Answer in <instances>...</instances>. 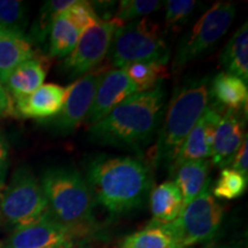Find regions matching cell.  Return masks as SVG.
I'll list each match as a JSON object with an SVG mask.
<instances>
[{"instance_id": "1", "label": "cell", "mask_w": 248, "mask_h": 248, "mask_svg": "<svg viewBox=\"0 0 248 248\" xmlns=\"http://www.w3.org/2000/svg\"><path fill=\"white\" fill-rule=\"evenodd\" d=\"M164 101L163 83L150 91L136 93L90 126V139L104 146L141 152L159 129Z\"/></svg>"}, {"instance_id": "2", "label": "cell", "mask_w": 248, "mask_h": 248, "mask_svg": "<svg viewBox=\"0 0 248 248\" xmlns=\"http://www.w3.org/2000/svg\"><path fill=\"white\" fill-rule=\"evenodd\" d=\"M85 181L94 202L110 215L139 208L153 184L148 167L131 156L95 157L86 169Z\"/></svg>"}, {"instance_id": "3", "label": "cell", "mask_w": 248, "mask_h": 248, "mask_svg": "<svg viewBox=\"0 0 248 248\" xmlns=\"http://www.w3.org/2000/svg\"><path fill=\"white\" fill-rule=\"evenodd\" d=\"M47 210L73 239L95 230L94 199L82 173L68 167L48 169L42 178Z\"/></svg>"}, {"instance_id": "4", "label": "cell", "mask_w": 248, "mask_h": 248, "mask_svg": "<svg viewBox=\"0 0 248 248\" xmlns=\"http://www.w3.org/2000/svg\"><path fill=\"white\" fill-rule=\"evenodd\" d=\"M208 84L209 78L203 77L175 89L153 147V162L157 167L172 169L182 144L208 107Z\"/></svg>"}, {"instance_id": "5", "label": "cell", "mask_w": 248, "mask_h": 248, "mask_svg": "<svg viewBox=\"0 0 248 248\" xmlns=\"http://www.w3.org/2000/svg\"><path fill=\"white\" fill-rule=\"evenodd\" d=\"M170 55L171 52L159 24L144 17L117 27L108 51V60L115 69H122L138 61L168 64Z\"/></svg>"}, {"instance_id": "6", "label": "cell", "mask_w": 248, "mask_h": 248, "mask_svg": "<svg viewBox=\"0 0 248 248\" xmlns=\"http://www.w3.org/2000/svg\"><path fill=\"white\" fill-rule=\"evenodd\" d=\"M223 207L210 191V178L175 221L164 224L182 248L206 243L215 237L223 221Z\"/></svg>"}, {"instance_id": "7", "label": "cell", "mask_w": 248, "mask_h": 248, "mask_svg": "<svg viewBox=\"0 0 248 248\" xmlns=\"http://www.w3.org/2000/svg\"><path fill=\"white\" fill-rule=\"evenodd\" d=\"M234 16V4L229 1L214 4L179 40L171 63L173 73H178L186 64L212 49L229 30Z\"/></svg>"}, {"instance_id": "8", "label": "cell", "mask_w": 248, "mask_h": 248, "mask_svg": "<svg viewBox=\"0 0 248 248\" xmlns=\"http://www.w3.org/2000/svg\"><path fill=\"white\" fill-rule=\"evenodd\" d=\"M46 212L47 201L38 179L30 170L17 169L0 195V214L17 229L38 221Z\"/></svg>"}, {"instance_id": "9", "label": "cell", "mask_w": 248, "mask_h": 248, "mask_svg": "<svg viewBox=\"0 0 248 248\" xmlns=\"http://www.w3.org/2000/svg\"><path fill=\"white\" fill-rule=\"evenodd\" d=\"M114 18L97 21L80 35L75 48L64 58L62 69L70 78L84 76L106 58L117 27Z\"/></svg>"}, {"instance_id": "10", "label": "cell", "mask_w": 248, "mask_h": 248, "mask_svg": "<svg viewBox=\"0 0 248 248\" xmlns=\"http://www.w3.org/2000/svg\"><path fill=\"white\" fill-rule=\"evenodd\" d=\"M104 74L91 71L66 89L63 106L55 120V126L61 132L69 133L84 122Z\"/></svg>"}, {"instance_id": "11", "label": "cell", "mask_w": 248, "mask_h": 248, "mask_svg": "<svg viewBox=\"0 0 248 248\" xmlns=\"http://www.w3.org/2000/svg\"><path fill=\"white\" fill-rule=\"evenodd\" d=\"M139 90L124 69H111L104 74L85 121L90 126L106 117L124 100Z\"/></svg>"}, {"instance_id": "12", "label": "cell", "mask_w": 248, "mask_h": 248, "mask_svg": "<svg viewBox=\"0 0 248 248\" xmlns=\"http://www.w3.org/2000/svg\"><path fill=\"white\" fill-rule=\"evenodd\" d=\"M74 243L69 232L47 210L38 221L15 229L6 248H45Z\"/></svg>"}, {"instance_id": "13", "label": "cell", "mask_w": 248, "mask_h": 248, "mask_svg": "<svg viewBox=\"0 0 248 248\" xmlns=\"http://www.w3.org/2000/svg\"><path fill=\"white\" fill-rule=\"evenodd\" d=\"M219 120H221V115L218 111L213 107H207L202 116L193 126L179 148L171 171L183 162L208 160L209 157H212L214 137H215V131Z\"/></svg>"}, {"instance_id": "14", "label": "cell", "mask_w": 248, "mask_h": 248, "mask_svg": "<svg viewBox=\"0 0 248 248\" xmlns=\"http://www.w3.org/2000/svg\"><path fill=\"white\" fill-rule=\"evenodd\" d=\"M246 136L243 121L237 116L235 111L226 110L224 116L219 120L214 137L210 157L213 166L219 167L221 169L226 168Z\"/></svg>"}, {"instance_id": "15", "label": "cell", "mask_w": 248, "mask_h": 248, "mask_svg": "<svg viewBox=\"0 0 248 248\" xmlns=\"http://www.w3.org/2000/svg\"><path fill=\"white\" fill-rule=\"evenodd\" d=\"M66 89L58 84H43L31 94L15 100L21 115L30 119H48L60 113Z\"/></svg>"}, {"instance_id": "16", "label": "cell", "mask_w": 248, "mask_h": 248, "mask_svg": "<svg viewBox=\"0 0 248 248\" xmlns=\"http://www.w3.org/2000/svg\"><path fill=\"white\" fill-rule=\"evenodd\" d=\"M33 55L32 44L24 33L0 27V82L2 84L18 66L33 59Z\"/></svg>"}, {"instance_id": "17", "label": "cell", "mask_w": 248, "mask_h": 248, "mask_svg": "<svg viewBox=\"0 0 248 248\" xmlns=\"http://www.w3.org/2000/svg\"><path fill=\"white\" fill-rule=\"evenodd\" d=\"M209 160H195L183 162L176 167L175 183L183 197V209L202 191L209 179L212 169Z\"/></svg>"}, {"instance_id": "18", "label": "cell", "mask_w": 248, "mask_h": 248, "mask_svg": "<svg viewBox=\"0 0 248 248\" xmlns=\"http://www.w3.org/2000/svg\"><path fill=\"white\" fill-rule=\"evenodd\" d=\"M209 97L217 106L237 113L240 108H247L248 89L243 80L228 73H219L214 77L209 86Z\"/></svg>"}, {"instance_id": "19", "label": "cell", "mask_w": 248, "mask_h": 248, "mask_svg": "<svg viewBox=\"0 0 248 248\" xmlns=\"http://www.w3.org/2000/svg\"><path fill=\"white\" fill-rule=\"evenodd\" d=\"M183 210V197L173 182L157 185L151 193V212L153 223L169 224L175 221Z\"/></svg>"}, {"instance_id": "20", "label": "cell", "mask_w": 248, "mask_h": 248, "mask_svg": "<svg viewBox=\"0 0 248 248\" xmlns=\"http://www.w3.org/2000/svg\"><path fill=\"white\" fill-rule=\"evenodd\" d=\"M46 67L40 60L31 59L18 66L5 82L6 90L13 95L15 100L35 92L44 84L46 77Z\"/></svg>"}, {"instance_id": "21", "label": "cell", "mask_w": 248, "mask_h": 248, "mask_svg": "<svg viewBox=\"0 0 248 248\" xmlns=\"http://www.w3.org/2000/svg\"><path fill=\"white\" fill-rule=\"evenodd\" d=\"M224 73L248 83V24L245 22L229 39L221 55Z\"/></svg>"}, {"instance_id": "22", "label": "cell", "mask_w": 248, "mask_h": 248, "mask_svg": "<svg viewBox=\"0 0 248 248\" xmlns=\"http://www.w3.org/2000/svg\"><path fill=\"white\" fill-rule=\"evenodd\" d=\"M82 35V30L64 13L54 18L49 30V55L67 58L71 53Z\"/></svg>"}, {"instance_id": "23", "label": "cell", "mask_w": 248, "mask_h": 248, "mask_svg": "<svg viewBox=\"0 0 248 248\" xmlns=\"http://www.w3.org/2000/svg\"><path fill=\"white\" fill-rule=\"evenodd\" d=\"M119 248H182L164 224L152 222L144 230L124 238Z\"/></svg>"}, {"instance_id": "24", "label": "cell", "mask_w": 248, "mask_h": 248, "mask_svg": "<svg viewBox=\"0 0 248 248\" xmlns=\"http://www.w3.org/2000/svg\"><path fill=\"white\" fill-rule=\"evenodd\" d=\"M128 74L130 79L135 83L139 92L150 91L163 79L169 76V70L167 64L153 61H138L132 62L122 68Z\"/></svg>"}, {"instance_id": "25", "label": "cell", "mask_w": 248, "mask_h": 248, "mask_svg": "<svg viewBox=\"0 0 248 248\" xmlns=\"http://www.w3.org/2000/svg\"><path fill=\"white\" fill-rule=\"evenodd\" d=\"M247 179V177H244L234 170L224 168L222 169L221 175L210 191H212L213 197L218 198V199H237L246 192L248 184Z\"/></svg>"}, {"instance_id": "26", "label": "cell", "mask_w": 248, "mask_h": 248, "mask_svg": "<svg viewBox=\"0 0 248 248\" xmlns=\"http://www.w3.org/2000/svg\"><path fill=\"white\" fill-rule=\"evenodd\" d=\"M161 7L162 2L159 0H122L113 18L120 24H125L154 13Z\"/></svg>"}, {"instance_id": "27", "label": "cell", "mask_w": 248, "mask_h": 248, "mask_svg": "<svg viewBox=\"0 0 248 248\" xmlns=\"http://www.w3.org/2000/svg\"><path fill=\"white\" fill-rule=\"evenodd\" d=\"M27 18V6L23 1L0 0V27L24 33Z\"/></svg>"}, {"instance_id": "28", "label": "cell", "mask_w": 248, "mask_h": 248, "mask_svg": "<svg viewBox=\"0 0 248 248\" xmlns=\"http://www.w3.org/2000/svg\"><path fill=\"white\" fill-rule=\"evenodd\" d=\"M74 2H75V0H51V1H46L42 9H40V15L38 20L36 21L35 27H33V36L36 37V39L44 42L47 33H49L52 23H53L57 15L67 11Z\"/></svg>"}, {"instance_id": "29", "label": "cell", "mask_w": 248, "mask_h": 248, "mask_svg": "<svg viewBox=\"0 0 248 248\" xmlns=\"http://www.w3.org/2000/svg\"><path fill=\"white\" fill-rule=\"evenodd\" d=\"M197 1L194 0H168L166 1V27L170 30H178L192 16Z\"/></svg>"}, {"instance_id": "30", "label": "cell", "mask_w": 248, "mask_h": 248, "mask_svg": "<svg viewBox=\"0 0 248 248\" xmlns=\"http://www.w3.org/2000/svg\"><path fill=\"white\" fill-rule=\"evenodd\" d=\"M63 13L82 30V32L86 28L91 27L92 24L100 20L91 2L89 1H80V0L77 1L75 0V2Z\"/></svg>"}, {"instance_id": "31", "label": "cell", "mask_w": 248, "mask_h": 248, "mask_svg": "<svg viewBox=\"0 0 248 248\" xmlns=\"http://www.w3.org/2000/svg\"><path fill=\"white\" fill-rule=\"evenodd\" d=\"M248 141H247V136L245 137L243 144L239 147V150L237 151V153L234 154V156L232 157V160L229 163V166L226 168H230L234 171L239 172L240 175H243L244 177L248 178Z\"/></svg>"}, {"instance_id": "32", "label": "cell", "mask_w": 248, "mask_h": 248, "mask_svg": "<svg viewBox=\"0 0 248 248\" xmlns=\"http://www.w3.org/2000/svg\"><path fill=\"white\" fill-rule=\"evenodd\" d=\"M8 170V147L2 133L0 132V187L4 185Z\"/></svg>"}, {"instance_id": "33", "label": "cell", "mask_w": 248, "mask_h": 248, "mask_svg": "<svg viewBox=\"0 0 248 248\" xmlns=\"http://www.w3.org/2000/svg\"><path fill=\"white\" fill-rule=\"evenodd\" d=\"M14 111L13 102H12V98L5 89L4 84L0 82V117H5L8 115H12Z\"/></svg>"}, {"instance_id": "34", "label": "cell", "mask_w": 248, "mask_h": 248, "mask_svg": "<svg viewBox=\"0 0 248 248\" xmlns=\"http://www.w3.org/2000/svg\"><path fill=\"white\" fill-rule=\"evenodd\" d=\"M203 248H238L231 244H209Z\"/></svg>"}, {"instance_id": "35", "label": "cell", "mask_w": 248, "mask_h": 248, "mask_svg": "<svg viewBox=\"0 0 248 248\" xmlns=\"http://www.w3.org/2000/svg\"><path fill=\"white\" fill-rule=\"evenodd\" d=\"M45 248H78V247H76L74 243H70V244H63V245H55V246H49Z\"/></svg>"}, {"instance_id": "36", "label": "cell", "mask_w": 248, "mask_h": 248, "mask_svg": "<svg viewBox=\"0 0 248 248\" xmlns=\"http://www.w3.org/2000/svg\"><path fill=\"white\" fill-rule=\"evenodd\" d=\"M0 248H1V247H0Z\"/></svg>"}]
</instances>
